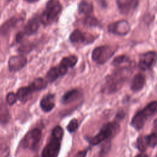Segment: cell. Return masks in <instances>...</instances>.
<instances>
[{"label":"cell","instance_id":"f546056e","mask_svg":"<svg viewBox=\"0 0 157 157\" xmlns=\"http://www.w3.org/2000/svg\"><path fill=\"white\" fill-rule=\"evenodd\" d=\"M10 153L9 147L5 144L0 145V157H8Z\"/></svg>","mask_w":157,"mask_h":157},{"label":"cell","instance_id":"4fadbf2b","mask_svg":"<svg viewBox=\"0 0 157 157\" xmlns=\"http://www.w3.org/2000/svg\"><path fill=\"white\" fill-rule=\"evenodd\" d=\"M27 64V58L23 55L11 56L8 61L9 69L12 72H16L23 69Z\"/></svg>","mask_w":157,"mask_h":157},{"label":"cell","instance_id":"7a4b0ae2","mask_svg":"<svg viewBox=\"0 0 157 157\" xmlns=\"http://www.w3.org/2000/svg\"><path fill=\"white\" fill-rule=\"evenodd\" d=\"M64 132L59 126H56L52 130L50 139L44 147L42 157H58L61 145Z\"/></svg>","mask_w":157,"mask_h":157},{"label":"cell","instance_id":"603a6c76","mask_svg":"<svg viewBox=\"0 0 157 157\" xmlns=\"http://www.w3.org/2000/svg\"><path fill=\"white\" fill-rule=\"evenodd\" d=\"M82 22L84 26L87 27H95L100 25V21L93 15L85 16Z\"/></svg>","mask_w":157,"mask_h":157},{"label":"cell","instance_id":"1f68e13d","mask_svg":"<svg viewBox=\"0 0 157 157\" xmlns=\"http://www.w3.org/2000/svg\"><path fill=\"white\" fill-rule=\"evenodd\" d=\"M88 150H83L78 151L74 157H86Z\"/></svg>","mask_w":157,"mask_h":157},{"label":"cell","instance_id":"8fae6325","mask_svg":"<svg viewBox=\"0 0 157 157\" xmlns=\"http://www.w3.org/2000/svg\"><path fill=\"white\" fill-rule=\"evenodd\" d=\"M107 29L110 33L118 36H126L129 33L131 27L128 21L121 20L110 23Z\"/></svg>","mask_w":157,"mask_h":157},{"label":"cell","instance_id":"8992f818","mask_svg":"<svg viewBox=\"0 0 157 157\" xmlns=\"http://www.w3.org/2000/svg\"><path fill=\"white\" fill-rule=\"evenodd\" d=\"M117 50V46L104 45L96 47L92 52L91 58L99 64L106 63L114 55Z\"/></svg>","mask_w":157,"mask_h":157},{"label":"cell","instance_id":"e0dca14e","mask_svg":"<svg viewBox=\"0 0 157 157\" xmlns=\"http://www.w3.org/2000/svg\"><path fill=\"white\" fill-rule=\"evenodd\" d=\"M81 96V93L77 89H72L63 94L61 102L63 104L66 105L71 104L77 100Z\"/></svg>","mask_w":157,"mask_h":157},{"label":"cell","instance_id":"9c48e42d","mask_svg":"<svg viewBox=\"0 0 157 157\" xmlns=\"http://www.w3.org/2000/svg\"><path fill=\"white\" fill-rule=\"evenodd\" d=\"M42 132L38 128H34L29 131L21 140V145L23 148L34 150L40 140Z\"/></svg>","mask_w":157,"mask_h":157},{"label":"cell","instance_id":"7c38bea8","mask_svg":"<svg viewBox=\"0 0 157 157\" xmlns=\"http://www.w3.org/2000/svg\"><path fill=\"white\" fill-rule=\"evenodd\" d=\"M117 6L121 14L133 13L139 5V0H116Z\"/></svg>","mask_w":157,"mask_h":157},{"label":"cell","instance_id":"ba28073f","mask_svg":"<svg viewBox=\"0 0 157 157\" xmlns=\"http://www.w3.org/2000/svg\"><path fill=\"white\" fill-rule=\"evenodd\" d=\"M98 37V36H95L94 34L83 32L80 29H76L71 33L69 36V40L73 44L88 45L94 42Z\"/></svg>","mask_w":157,"mask_h":157},{"label":"cell","instance_id":"83f0119b","mask_svg":"<svg viewBox=\"0 0 157 157\" xmlns=\"http://www.w3.org/2000/svg\"><path fill=\"white\" fill-rule=\"evenodd\" d=\"M78 127V122L77 119L73 118L72 119L70 122L68 123L66 129L69 132H74Z\"/></svg>","mask_w":157,"mask_h":157},{"label":"cell","instance_id":"e575fe53","mask_svg":"<svg viewBox=\"0 0 157 157\" xmlns=\"http://www.w3.org/2000/svg\"><path fill=\"white\" fill-rule=\"evenodd\" d=\"M7 1H12V0H7Z\"/></svg>","mask_w":157,"mask_h":157},{"label":"cell","instance_id":"52a82bcc","mask_svg":"<svg viewBox=\"0 0 157 157\" xmlns=\"http://www.w3.org/2000/svg\"><path fill=\"white\" fill-rule=\"evenodd\" d=\"M40 24V22L39 16L35 15L31 18L28 21L23 29L17 34L15 37L17 42H21L25 37L36 34L39 28Z\"/></svg>","mask_w":157,"mask_h":157},{"label":"cell","instance_id":"d6986e66","mask_svg":"<svg viewBox=\"0 0 157 157\" xmlns=\"http://www.w3.org/2000/svg\"><path fill=\"white\" fill-rule=\"evenodd\" d=\"M93 5L85 0L80 1L78 6V12L80 14H83L85 16L92 15L93 13Z\"/></svg>","mask_w":157,"mask_h":157},{"label":"cell","instance_id":"4316f807","mask_svg":"<svg viewBox=\"0 0 157 157\" xmlns=\"http://www.w3.org/2000/svg\"><path fill=\"white\" fill-rule=\"evenodd\" d=\"M34 47V44L33 43H28L22 45L21 47L18 48V52L21 53H28L30 52Z\"/></svg>","mask_w":157,"mask_h":157},{"label":"cell","instance_id":"3957f363","mask_svg":"<svg viewBox=\"0 0 157 157\" xmlns=\"http://www.w3.org/2000/svg\"><path fill=\"white\" fill-rule=\"evenodd\" d=\"M63 10V6L58 0H49L44 10L40 14L39 20L44 26H48L55 23Z\"/></svg>","mask_w":157,"mask_h":157},{"label":"cell","instance_id":"30bf717a","mask_svg":"<svg viewBox=\"0 0 157 157\" xmlns=\"http://www.w3.org/2000/svg\"><path fill=\"white\" fill-rule=\"evenodd\" d=\"M156 52L150 51L142 54L140 56L138 66L142 71H147L152 69L156 64Z\"/></svg>","mask_w":157,"mask_h":157},{"label":"cell","instance_id":"5b68a950","mask_svg":"<svg viewBox=\"0 0 157 157\" xmlns=\"http://www.w3.org/2000/svg\"><path fill=\"white\" fill-rule=\"evenodd\" d=\"M157 102L156 101L150 102L143 109L136 113L132 118L131 125L137 131L142 129L146 121L156 112Z\"/></svg>","mask_w":157,"mask_h":157},{"label":"cell","instance_id":"7402d4cb","mask_svg":"<svg viewBox=\"0 0 157 157\" xmlns=\"http://www.w3.org/2000/svg\"><path fill=\"white\" fill-rule=\"evenodd\" d=\"M78 58L75 55H70L68 56L64 57L61 62L60 64L63 66L66 69H69L71 67H73L77 63Z\"/></svg>","mask_w":157,"mask_h":157},{"label":"cell","instance_id":"d4e9b609","mask_svg":"<svg viewBox=\"0 0 157 157\" xmlns=\"http://www.w3.org/2000/svg\"><path fill=\"white\" fill-rule=\"evenodd\" d=\"M131 61L129 57L125 55H121L114 58L112 62V64L115 67L121 66L123 64L130 63Z\"/></svg>","mask_w":157,"mask_h":157},{"label":"cell","instance_id":"44dd1931","mask_svg":"<svg viewBox=\"0 0 157 157\" xmlns=\"http://www.w3.org/2000/svg\"><path fill=\"white\" fill-rule=\"evenodd\" d=\"M47 82L42 78L39 77L33 80V82L28 86L31 91L34 93L45 89L47 87Z\"/></svg>","mask_w":157,"mask_h":157},{"label":"cell","instance_id":"cb8c5ba5","mask_svg":"<svg viewBox=\"0 0 157 157\" xmlns=\"http://www.w3.org/2000/svg\"><path fill=\"white\" fill-rule=\"evenodd\" d=\"M9 119V113L8 109L0 101V124H6Z\"/></svg>","mask_w":157,"mask_h":157},{"label":"cell","instance_id":"2e32d148","mask_svg":"<svg viewBox=\"0 0 157 157\" xmlns=\"http://www.w3.org/2000/svg\"><path fill=\"white\" fill-rule=\"evenodd\" d=\"M55 95L53 94H47L45 95L40 100V107L45 112H50L55 105Z\"/></svg>","mask_w":157,"mask_h":157},{"label":"cell","instance_id":"ac0fdd59","mask_svg":"<svg viewBox=\"0 0 157 157\" xmlns=\"http://www.w3.org/2000/svg\"><path fill=\"white\" fill-rule=\"evenodd\" d=\"M145 83V76L141 73H138L136 74L132 78L130 87L132 91L134 92H137V91H140L144 88Z\"/></svg>","mask_w":157,"mask_h":157},{"label":"cell","instance_id":"836d02e7","mask_svg":"<svg viewBox=\"0 0 157 157\" xmlns=\"http://www.w3.org/2000/svg\"><path fill=\"white\" fill-rule=\"evenodd\" d=\"M24 1H25L28 2H29V3H34V2H36L38 1L39 0H24Z\"/></svg>","mask_w":157,"mask_h":157},{"label":"cell","instance_id":"5bb4252c","mask_svg":"<svg viewBox=\"0 0 157 157\" xmlns=\"http://www.w3.org/2000/svg\"><path fill=\"white\" fill-rule=\"evenodd\" d=\"M23 17L21 15L13 16L7 20L0 26V34L2 36L7 35L13 29H14L18 24L23 20Z\"/></svg>","mask_w":157,"mask_h":157},{"label":"cell","instance_id":"d6a6232c","mask_svg":"<svg viewBox=\"0 0 157 157\" xmlns=\"http://www.w3.org/2000/svg\"><path fill=\"white\" fill-rule=\"evenodd\" d=\"M135 157H148V156L147 155H145V154L142 153V154H139V155L136 156Z\"/></svg>","mask_w":157,"mask_h":157},{"label":"cell","instance_id":"ffe728a7","mask_svg":"<svg viewBox=\"0 0 157 157\" xmlns=\"http://www.w3.org/2000/svg\"><path fill=\"white\" fill-rule=\"evenodd\" d=\"M33 93V92L29 86L21 87L18 90L16 94L17 99L23 103H25L30 98V96Z\"/></svg>","mask_w":157,"mask_h":157},{"label":"cell","instance_id":"f1b7e54d","mask_svg":"<svg viewBox=\"0 0 157 157\" xmlns=\"http://www.w3.org/2000/svg\"><path fill=\"white\" fill-rule=\"evenodd\" d=\"M147 145L144 140V136H140L137 139V148L141 151H144L147 148Z\"/></svg>","mask_w":157,"mask_h":157},{"label":"cell","instance_id":"6da1fadb","mask_svg":"<svg viewBox=\"0 0 157 157\" xmlns=\"http://www.w3.org/2000/svg\"><path fill=\"white\" fill-rule=\"evenodd\" d=\"M129 66H120L107 75L102 86L101 92L105 94H111L119 91L131 74V69Z\"/></svg>","mask_w":157,"mask_h":157},{"label":"cell","instance_id":"277c9868","mask_svg":"<svg viewBox=\"0 0 157 157\" xmlns=\"http://www.w3.org/2000/svg\"><path fill=\"white\" fill-rule=\"evenodd\" d=\"M120 130V124L117 121L109 122L102 126L99 132L94 136L88 137V142L92 145H96L109 139L117 134Z\"/></svg>","mask_w":157,"mask_h":157},{"label":"cell","instance_id":"4dcf8cb0","mask_svg":"<svg viewBox=\"0 0 157 157\" xmlns=\"http://www.w3.org/2000/svg\"><path fill=\"white\" fill-rule=\"evenodd\" d=\"M17 100V97L15 93L10 92L7 94L6 96V101L9 105H13L16 102Z\"/></svg>","mask_w":157,"mask_h":157},{"label":"cell","instance_id":"484cf974","mask_svg":"<svg viewBox=\"0 0 157 157\" xmlns=\"http://www.w3.org/2000/svg\"><path fill=\"white\" fill-rule=\"evenodd\" d=\"M144 140L147 147L154 148L156 145V133L153 132L148 136H144Z\"/></svg>","mask_w":157,"mask_h":157},{"label":"cell","instance_id":"9a60e30c","mask_svg":"<svg viewBox=\"0 0 157 157\" xmlns=\"http://www.w3.org/2000/svg\"><path fill=\"white\" fill-rule=\"evenodd\" d=\"M68 69L64 67L61 64L58 66L52 67L46 74V79L50 82L52 83L56 80L59 77L64 75L67 72Z\"/></svg>","mask_w":157,"mask_h":157}]
</instances>
